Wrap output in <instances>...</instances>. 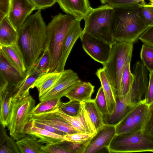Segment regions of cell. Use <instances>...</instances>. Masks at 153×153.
<instances>
[{"label": "cell", "instance_id": "cell-45", "mask_svg": "<svg viewBox=\"0 0 153 153\" xmlns=\"http://www.w3.org/2000/svg\"><path fill=\"white\" fill-rule=\"evenodd\" d=\"M36 7V10H41L53 6L57 0H29Z\"/></svg>", "mask_w": 153, "mask_h": 153}, {"label": "cell", "instance_id": "cell-19", "mask_svg": "<svg viewBox=\"0 0 153 153\" xmlns=\"http://www.w3.org/2000/svg\"><path fill=\"white\" fill-rule=\"evenodd\" d=\"M0 52L11 64L19 71L24 73L27 71L23 54L17 43L8 46L0 45Z\"/></svg>", "mask_w": 153, "mask_h": 153}, {"label": "cell", "instance_id": "cell-23", "mask_svg": "<svg viewBox=\"0 0 153 153\" xmlns=\"http://www.w3.org/2000/svg\"><path fill=\"white\" fill-rule=\"evenodd\" d=\"M25 131L26 134H31L36 136L43 144H51L65 140L63 136L36 126L30 120L26 126Z\"/></svg>", "mask_w": 153, "mask_h": 153}, {"label": "cell", "instance_id": "cell-20", "mask_svg": "<svg viewBox=\"0 0 153 153\" xmlns=\"http://www.w3.org/2000/svg\"><path fill=\"white\" fill-rule=\"evenodd\" d=\"M27 71L25 78L18 84L14 85L13 95L12 98L22 99L29 95V90L35 87L34 83L41 73L30 69Z\"/></svg>", "mask_w": 153, "mask_h": 153}, {"label": "cell", "instance_id": "cell-8", "mask_svg": "<svg viewBox=\"0 0 153 153\" xmlns=\"http://www.w3.org/2000/svg\"><path fill=\"white\" fill-rule=\"evenodd\" d=\"M147 70L142 62L138 61L134 65L133 79L127 94L129 102L132 107L141 102L142 97L145 94L148 85Z\"/></svg>", "mask_w": 153, "mask_h": 153}, {"label": "cell", "instance_id": "cell-5", "mask_svg": "<svg viewBox=\"0 0 153 153\" xmlns=\"http://www.w3.org/2000/svg\"><path fill=\"white\" fill-rule=\"evenodd\" d=\"M133 43L117 42L112 46L108 61L103 65L107 78L116 98L119 96L122 77L126 62L131 59Z\"/></svg>", "mask_w": 153, "mask_h": 153}, {"label": "cell", "instance_id": "cell-22", "mask_svg": "<svg viewBox=\"0 0 153 153\" xmlns=\"http://www.w3.org/2000/svg\"><path fill=\"white\" fill-rule=\"evenodd\" d=\"M94 86L90 82L80 80L65 97L70 100H75L80 102L91 99L94 91Z\"/></svg>", "mask_w": 153, "mask_h": 153}, {"label": "cell", "instance_id": "cell-1", "mask_svg": "<svg viewBox=\"0 0 153 153\" xmlns=\"http://www.w3.org/2000/svg\"><path fill=\"white\" fill-rule=\"evenodd\" d=\"M47 25L41 10L30 15L17 30L18 45L24 58L27 71L42 54L47 41Z\"/></svg>", "mask_w": 153, "mask_h": 153}, {"label": "cell", "instance_id": "cell-27", "mask_svg": "<svg viewBox=\"0 0 153 153\" xmlns=\"http://www.w3.org/2000/svg\"><path fill=\"white\" fill-rule=\"evenodd\" d=\"M16 143L21 153H44V145L38 138L33 134H27Z\"/></svg>", "mask_w": 153, "mask_h": 153}, {"label": "cell", "instance_id": "cell-50", "mask_svg": "<svg viewBox=\"0 0 153 153\" xmlns=\"http://www.w3.org/2000/svg\"><path fill=\"white\" fill-rule=\"evenodd\" d=\"M151 6H153V0H152L151 2L149 4Z\"/></svg>", "mask_w": 153, "mask_h": 153}, {"label": "cell", "instance_id": "cell-25", "mask_svg": "<svg viewBox=\"0 0 153 153\" xmlns=\"http://www.w3.org/2000/svg\"><path fill=\"white\" fill-rule=\"evenodd\" d=\"M95 74L100 82L106 101L108 114L110 115L116 105L115 96L103 68L97 69Z\"/></svg>", "mask_w": 153, "mask_h": 153}, {"label": "cell", "instance_id": "cell-36", "mask_svg": "<svg viewBox=\"0 0 153 153\" xmlns=\"http://www.w3.org/2000/svg\"><path fill=\"white\" fill-rule=\"evenodd\" d=\"M140 56L142 62L147 69L149 72L153 71V47L143 44Z\"/></svg>", "mask_w": 153, "mask_h": 153}, {"label": "cell", "instance_id": "cell-41", "mask_svg": "<svg viewBox=\"0 0 153 153\" xmlns=\"http://www.w3.org/2000/svg\"><path fill=\"white\" fill-rule=\"evenodd\" d=\"M139 6L141 16L146 25L149 27L153 26V6L146 3H141Z\"/></svg>", "mask_w": 153, "mask_h": 153}, {"label": "cell", "instance_id": "cell-11", "mask_svg": "<svg viewBox=\"0 0 153 153\" xmlns=\"http://www.w3.org/2000/svg\"><path fill=\"white\" fill-rule=\"evenodd\" d=\"M36 8L29 0H12L7 16L9 21L17 30Z\"/></svg>", "mask_w": 153, "mask_h": 153}, {"label": "cell", "instance_id": "cell-17", "mask_svg": "<svg viewBox=\"0 0 153 153\" xmlns=\"http://www.w3.org/2000/svg\"><path fill=\"white\" fill-rule=\"evenodd\" d=\"M55 112L67 121L78 132L94 133L97 132L86 112L81 104L79 113L75 116H68L58 110Z\"/></svg>", "mask_w": 153, "mask_h": 153}, {"label": "cell", "instance_id": "cell-38", "mask_svg": "<svg viewBox=\"0 0 153 153\" xmlns=\"http://www.w3.org/2000/svg\"><path fill=\"white\" fill-rule=\"evenodd\" d=\"M96 133L77 132L66 134L64 136V138L65 140L73 143H85L89 142Z\"/></svg>", "mask_w": 153, "mask_h": 153}, {"label": "cell", "instance_id": "cell-49", "mask_svg": "<svg viewBox=\"0 0 153 153\" xmlns=\"http://www.w3.org/2000/svg\"><path fill=\"white\" fill-rule=\"evenodd\" d=\"M132 1L138 3H141V0H132Z\"/></svg>", "mask_w": 153, "mask_h": 153}, {"label": "cell", "instance_id": "cell-12", "mask_svg": "<svg viewBox=\"0 0 153 153\" xmlns=\"http://www.w3.org/2000/svg\"><path fill=\"white\" fill-rule=\"evenodd\" d=\"M115 126L104 124L91 138L84 153H95L108 147L116 135Z\"/></svg>", "mask_w": 153, "mask_h": 153}, {"label": "cell", "instance_id": "cell-15", "mask_svg": "<svg viewBox=\"0 0 153 153\" xmlns=\"http://www.w3.org/2000/svg\"><path fill=\"white\" fill-rule=\"evenodd\" d=\"M27 74V71L24 73L19 71L0 52V83L14 85L23 80Z\"/></svg>", "mask_w": 153, "mask_h": 153}, {"label": "cell", "instance_id": "cell-24", "mask_svg": "<svg viewBox=\"0 0 153 153\" xmlns=\"http://www.w3.org/2000/svg\"><path fill=\"white\" fill-rule=\"evenodd\" d=\"M13 95V85L8 86L0 91V124L4 127L7 126L11 111V101Z\"/></svg>", "mask_w": 153, "mask_h": 153}, {"label": "cell", "instance_id": "cell-33", "mask_svg": "<svg viewBox=\"0 0 153 153\" xmlns=\"http://www.w3.org/2000/svg\"><path fill=\"white\" fill-rule=\"evenodd\" d=\"M51 62V57L50 52L48 48H45L42 55L30 69L39 71L42 74H45L49 72Z\"/></svg>", "mask_w": 153, "mask_h": 153}, {"label": "cell", "instance_id": "cell-29", "mask_svg": "<svg viewBox=\"0 0 153 153\" xmlns=\"http://www.w3.org/2000/svg\"><path fill=\"white\" fill-rule=\"evenodd\" d=\"M80 103L97 131L104 124L103 115L97 107L94 99Z\"/></svg>", "mask_w": 153, "mask_h": 153}, {"label": "cell", "instance_id": "cell-18", "mask_svg": "<svg viewBox=\"0 0 153 153\" xmlns=\"http://www.w3.org/2000/svg\"><path fill=\"white\" fill-rule=\"evenodd\" d=\"M115 107L110 115L103 117L104 124L116 126L129 113L134 107L129 103L127 94L116 98Z\"/></svg>", "mask_w": 153, "mask_h": 153}, {"label": "cell", "instance_id": "cell-31", "mask_svg": "<svg viewBox=\"0 0 153 153\" xmlns=\"http://www.w3.org/2000/svg\"><path fill=\"white\" fill-rule=\"evenodd\" d=\"M7 134L5 127L0 124V153H20L16 142Z\"/></svg>", "mask_w": 153, "mask_h": 153}, {"label": "cell", "instance_id": "cell-28", "mask_svg": "<svg viewBox=\"0 0 153 153\" xmlns=\"http://www.w3.org/2000/svg\"><path fill=\"white\" fill-rule=\"evenodd\" d=\"M61 72L55 71L40 75L34 83L39 91V97L48 92L54 85L60 76Z\"/></svg>", "mask_w": 153, "mask_h": 153}, {"label": "cell", "instance_id": "cell-32", "mask_svg": "<svg viewBox=\"0 0 153 153\" xmlns=\"http://www.w3.org/2000/svg\"><path fill=\"white\" fill-rule=\"evenodd\" d=\"M62 102L60 98H54L40 102L33 109L31 116L56 111L58 110Z\"/></svg>", "mask_w": 153, "mask_h": 153}, {"label": "cell", "instance_id": "cell-43", "mask_svg": "<svg viewBox=\"0 0 153 153\" xmlns=\"http://www.w3.org/2000/svg\"><path fill=\"white\" fill-rule=\"evenodd\" d=\"M144 100L148 105L153 102V71L149 72L148 85Z\"/></svg>", "mask_w": 153, "mask_h": 153}, {"label": "cell", "instance_id": "cell-37", "mask_svg": "<svg viewBox=\"0 0 153 153\" xmlns=\"http://www.w3.org/2000/svg\"><path fill=\"white\" fill-rule=\"evenodd\" d=\"M80 108V102L70 100L66 102H62L58 110L68 116H75L79 114Z\"/></svg>", "mask_w": 153, "mask_h": 153}, {"label": "cell", "instance_id": "cell-4", "mask_svg": "<svg viewBox=\"0 0 153 153\" xmlns=\"http://www.w3.org/2000/svg\"><path fill=\"white\" fill-rule=\"evenodd\" d=\"M74 19L70 15L59 13L53 16L47 25L45 48H48L51 57L49 72L54 71L57 66L63 42Z\"/></svg>", "mask_w": 153, "mask_h": 153}, {"label": "cell", "instance_id": "cell-21", "mask_svg": "<svg viewBox=\"0 0 153 153\" xmlns=\"http://www.w3.org/2000/svg\"><path fill=\"white\" fill-rule=\"evenodd\" d=\"M86 143H78L65 140L43 147L44 153H84Z\"/></svg>", "mask_w": 153, "mask_h": 153}, {"label": "cell", "instance_id": "cell-39", "mask_svg": "<svg viewBox=\"0 0 153 153\" xmlns=\"http://www.w3.org/2000/svg\"><path fill=\"white\" fill-rule=\"evenodd\" d=\"M104 4H107L113 8L132 7L140 6L141 3L132 0H100Z\"/></svg>", "mask_w": 153, "mask_h": 153}, {"label": "cell", "instance_id": "cell-47", "mask_svg": "<svg viewBox=\"0 0 153 153\" xmlns=\"http://www.w3.org/2000/svg\"><path fill=\"white\" fill-rule=\"evenodd\" d=\"M30 121L33 125L37 127L62 136H64L67 134L64 132L41 122L31 120Z\"/></svg>", "mask_w": 153, "mask_h": 153}, {"label": "cell", "instance_id": "cell-40", "mask_svg": "<svg viewBox=\"0 0 153 153\" xmlns=\"http://www.w3.org/2000/svg\"><path fill=\"white\" fill-rule=\"evenodd\" d=\"M94 100L97 107L103 115V117L108 114L106 99L101 86L99 88Z\"/></svg>", "mask_w": 153, "mask_h": 153}, {"label": "cell", "instance_id": "cell-46", "mask_svg": "<svg viewBox=\"0 0 153 153\" xmlns=\"http://www.w3.org/2000/svg\"><path fill=\"white\" fill-rule=\"evenodd\" d=\"M11 2L12 0H0V21L7 16Z\"/></svg>", "mask_w": 153, "mask_h": 153}, {"label": "cell", "instance_id": "cell-2", "mask_svg": "<svg viewBox=\"0 0 153 153\" xmlns=\"http://www.w3.org/2000/svg\"><path fill=\"white\" fill-rule=\"evenodd\" d=\"M149 27L141 16L140 6L114 8L112 32L116 42L133 43Z\"/></svg>", "mask_w": 153, "mask_h": 153}, {"label": "cell", "instance_id": "cell-6", "mask_svg": "<svg viewBox=\"0 0 153 153\" xmlns=\"http://www.w3.org/2000/svg\"><path fill=\"white\" fill-rule=\"evenodd\" d=\"M36 103L30 95L22 99L12 97L11 111L7 127L10 136L15 141L19 140L26 135L25 129L31 120Z\"/></svg>", "mask_w": 153, "mask_h": 153}, {"label": "cell", "instance_id": "cell-3", "mask_svg": "<svg viewBox=\"0 0 153 153\" xmlns=\"http://www.w3.org/2000/svg\"><path fill=\"white\" fill-rule=\"evenodd\" d=\"M114 8L107 4L93 8L84 19L82 33L112 45L116 42L112 32Z\"/></svg>", "mask_w": 153, "mask_h": 153}, {"label": "cell", "instance_id": "cell-44", "mask_svg": "<svg viewBox=\"0 0 153 153\" xmlns=\"http://www.w3.org/2000/svg\"><path fill=\"white\" fill-rule=\"evenodd\" d=\"M139 39L144 44L153 47V26L149 27Z\"/></svg>", "mask_w": 153, "mask_h": 153}, {"label": "cell", "instance_id": "cell-34", "mask_svg": "<svg viewBox=\"0 0 153 153\" xmlns=\"http://www.w3.org/2000/svg\"><path fill=\"white\" fill-rule=\"evenodd\" d=\"M131 60H128L126 63L122 77L119 94L117 97L126 95L129 91L133 78L130 70Z\"/></svg>", "mask_w": 153, "mask_h": 153}, {"label": "cell", "instance_id": "cell-10", "mask_svg": "<svg viewBox=\"0 0 153 153\" xmlns=\"http://www.w3.org/2000/svg\"><path fill=\"white\" fill-rule=\"evenodd\" d=\"M80 38L82 48L87 54L102 65L107 62L112 45L85 33H82Z\"/></svg>", "mask_w": 153, "mask_h": 153}, {"label": "cell", "instance_id": "cell-30", "mask_svg": "<svg viewBox=\"0 0 153 153\" xmlns=\"http://www.w3.org/2000/svg\"><path fill=\"white\" fill-rule=\"evenodd\" d=\"M149 105L144 100L132 108L134 132L141 131L146 119Z\"/></svg>", "mask_w": 153, "mask_h": 153}, {"label": "cell", "instance_id": "cell-14", "mask_svg": "<svg viewBox=\"0 0 153 153\" xmlns=\"http://www.w3.org/2000/svg\"><path fill=\"white\" fill-rule=\"evenodd\" d=\"M62 10L81 22L92 10L88 0H57Z\"/></svg>", "mask_w": 153, "mask_h": 153}, {"label": "cell", "instance_id": "cell-13", "mask_svg": "<svg viewBox=\"0 0 153 153\" xmlns=\"http://www.w3.org/2000/svg\"><path fill=\"white\" fill-rule=\"evenodd\" d=\"M82 31L80 22L74 19L63 42L60 56L54 71L62 72L65 70L69 55L76 40L80 37Z\"/></svg>", "mask_w": 153, "mask_h": 153}, {"label": "cell", "instance_id": "cell-35", "mask_svg": "<svg viewBox=\"0 0 153 153\" xmlns=\"http://www.w3.org/2000/svg\"><path fill=\"white\" fill-rule=\"evenodd\" d=\"M132 108L124 118L115 126L116 134L134 132Z\"/></svg>", "mask_w": 153, "mask_h": 153}, {"label": "cell", "instance_id": "cell-7", "mask_svg": "<svg viewBox=\"0 0 153 153\" xmlns=\"http://www.w3.org/2000/svg\"><path fill=\"white\" fill-rule=\"evenodd\" d=\"M108 150L110 153L153 152V138L142 131L116 134Z\"/></svg>", "mask_w": 153, "mask_h": 153}, {"label": "cell", "instance_id": "cell-9", "mask_svg": "<svg viewBox=\"0 0 153 153\" xmlns=\"http://www.w3.org/2000/svg\"><path fill=\"white\" fill-rule=\"evenodd\" d=\"M81 80L77 74L71 69L64 70L53 87L39 97L40 102L54 98H60L72 89Z\"/></svg>", "mask_w": 153, "mask_h": 153}, {"label": "cell", "instance_id": "cell-16", "mask_svg": "<svg viewBox=\"0 0 153 153\" xmlns=\"http://www.w3.org/2000/svg\"><path fill=\"white\" fill-rule=\"evenodd\" d=\"M31 120L45 123L65 132L67 134L78 132L67 121L55 111L31 116Z\"/></svg>", "mask_w": 153, "mask_h": 153}, {"label": "cell", "instance_id": "cell-48", "mask_svg": "<svg viewBox=\"0 0 153 153\" xmlns=\"http://www.w3.org/2000/svg\"><path fill=\"white\" fill-rule=\"evenodd\" d=\"M141 3L142 4H146V2L145 1V0H141ZM150 1V3L151 2L152 0H149Z\"/></svg>", "mask_w": 153, "mask_h": 153}, {"label": "cell", "instance_id": "cell-42", "mask_svg": "<svg viewBox=\"0 0 153 153\" xmlns=\"http://www.w3.org/2000/svg\"><path fill=\"white\" fill-rule=\"evenodd\" d=\"M141 131L153 138V102L149 105L147 117Z\"/></svg>", "mask_w": 153, "mask_h": 153}, {"label": "cell", "instance_id": "cell-26", "mask_svg": "<svg viewBox=\"0 0 153 153\" xmlns=\"http://www.w3.org/2000/svg\"><path fill=\"white\" fill-rule=\"evenodd\" d=\"M17 30L9 21L7 17L0 21V45L8 46L17 43Z\"/></svg>", "mask_w": 153, "mask_h": 153}]
</instances>
